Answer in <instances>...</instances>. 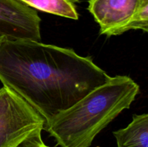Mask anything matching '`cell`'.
Masks as SVG:
<instances>
[{
  "label": "cell",
  "instance_id": "277c9868",
  "mask_svg": "<svg viewBox=\"0 0 148 147\" xmlns=\"http://www.w3.org/2000/svg\"><path fill=\"white\" fill-rule=\"evenodd\" d=\"M37 12L17 0H0V35L9 40L40 41Z\"/></svg>",
  "mask_w": 148,
  "mask_h": 147
},
{
  "label": "cell",
  "instance_id": "3957f363",
  "mask_svg": "<svg viewBox=\"0 0 148 147\" xmlns=\"http://www.w3.org/2000/svg\"><path fill=\"white\" fill-rule=\"evenodd\" d=\"M0 97V147H17L33 131L43 128L44 118L23 98L1 87Z\"/></svg>",
  "mask_w": 148,
  "mask_h": 147
},
{
  "label": "cell",
  "instance_id": "52a82bcc",
  "mask_svg": "<svg viewBox=\"0 0 148 147\" xmlns=\"http://www.w3.org/2000/svg\"><path fill=\"white\" fill-rule=\"evenodd\" d=\"M30 7L65 18L78 20V0H17Z\"/></svg>",
  "mask_w": 148,
  "mask_h": 147
},
{
  "label": "cell",
  "instance_id": "30bf717a",
  "mask_svg": "<svg viewBox=\"0 0 148 147\" xmlns=\"http://www.w3.org/2000/svg\"><path fill=\"white\" fill-rule=\"evenodd\" d=\"M1 92H2V89H0V97H1Z\"/></svg>",
  "mask_w": 148,
  "mask_h": 147
},
{
  "label": "cell",
  "instance_id": "5b68a950",
  "mask_svg": "<svg viewBox=\"0 0 148 147\" xmlns=\"http://www.w3.org/2000/svg\"><path fill=\"white\" fill-rule=\"evenodd\" d=\"M144 0H89L88 10L100 26V34L119 35L132 21Z\"/></svg>",
  "mask_w": 148,
  "mask_h": 147
},
{
  "label": "cell",
  "instance_id": "8992f818",
  "mask_svg": "<svg viewBox=\"0 0 148 147\" xmlns=\"http://www.w3.org/2000/svg\"><path fill=\"white\" fill-rule=\"evenodd\" d=\"M116 147H148V115L134 114L126 128L113 132Z\"/></svg>",
  "mask_w": 148,
  "mask_h": 147
},
{
  "label": "cell",
  "instance_id": "7a4b0ae2",
  "mask_svg": "<svg viewBox=\"0 0 148 147\" xmlns=\"http://www.w3.org/2000/svg\"><path fill=\"white\" fill-rule=\"evenodd\" d=\"M140 86L128 76L117 75L68 109L45 122L43 129L60 147H90L95 137L124 110Z\"/></svg>",
  "mask_w": 148,
  "mask_h": 147
},
{
  "label": "cell",
  "instance_id": "ba28073f",
  "mask_svg": "<svg viewBox=\"0 0 148 147\" xmlns=\"http://www.w3.org/2000/svg\"><path fill=\"white\" fill-rule=\"evenodd\" d=\"M43 128H38L33 131L17 147H50L43 142L41 136Z\"/></svg>",
  "mask_w": 148,
  "mask_h": 147
},
{
  "label": "cell",
  "instance_id": "6da1fadb",
  "mask_svg": "<svg viewBox=\"0 0 148 147\" xmlns=\"http://www.w3.org/2000/svg\"><path fill=\"white\" fill-rule=\"evenodd\" d=\"M111 76L90 56L32 40L0 42V82L45 120L65 110Z\"/></svg>",
  "mask_w": 148,
  "mask_h": 147
},
{
  "label": "cell",
  "instance_id": "9c48e42d",
  "mask_svg": "<svg viewBox=\"0 0 148 147\" xmlns=\"http://www.w3.org/2000/svg\"><path fill=\"white\" fill-rule=\"evenodd\" d=\"M4 37H3V36H1V35H0V42H1V40H2L3 39H4Z\"/></svg>",
  "mask_w": 148,
  "mask_h": 147
}]
</instances>
